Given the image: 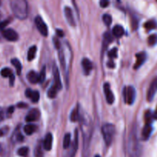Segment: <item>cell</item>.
Instances as JSON below:
<instances>
[{"label": "cell", "mask_w": 157, "mask_h": 157, "mask_svg": "<svg viewBox=\"0 0 157 157\" xmlns=\"http://www.w3.org/2000/svg\"><path fill=\"white\" fill-rule=\"evenodd\" d=\"M25 96L27 98H30L31 101L34 103L38 102L40 98L38 91H37V90H32L31 89H27L25 90Z\"/></svg>", "instance_id": "14"}, {"label": "cell", "mask_w": 157, "mask_h": 157, "mask_svg": "<svg viewBox=\"0 0 157 157\" xmlns=\"http://www.w3.org/2000/svg\"><path fill=\"white\" fill-rule=\"evenodd\" d=\"M40 117V112L38 109H32L26 115L25 121L28 123H32L34 121H36L39 119Z\"/></svg>", "instance_id": "8"}, {"label": "cell", "mask_w": 157, "mask_h": 157, "mask_svg": "<svg viewBox=\"0 0 157 157\" xmlns=\"http://www.w3.org/2000/svg\"><path fill=\"white\" fill-rule=\"evenodd\" d=\"M2 35L6 39H7L8 41H15L18 39V34L15 32V31H14L13 29H6L2 32Z\"/></svg>", "instance_id": "7"}, {"label": "cell", "mask_w": 157, "mask_h": 157, "mask_svg": "<svg viewBox=\"0 0 157 157\" xmlns=\"http://www.w3.org/2000/svg\"><path fill=\"white\" fill-rule=\"evenodd\" d=\"M37 127L32 124H29L24 127V131L27 135H31L36 130Z\"/></svg>", "instance_id": "20"}, {"label": "cell", "mask_w": 157, "mask_h": 157, "mask_svg": "<svg viewBox=\"0 0 157 157\" xmlns=\"http://www.w3.org/2000/svg\"><path fill=\"white\" fill-rule=\"evenodd\" d=\"M29 153V148L26 147H21V148L18 149V154L20 156H26Z\"/></svg>", "instance_id": "27"}, {"label": "cell", "mask_w": 157, "mask_h": 157, "mask_svg": "<svg viewBox=\"0 0 157 157\" xmlns=\"http://www.w3.org/2000/svg\"><path fill=\"white\" fill-rule=\"evenodd\" d=\"M153 119V113L150 111H147L145 113V121L146 124H152V121Z\"/></svg>", "instance_id": "31"}, {"label": "cell", "mask_w": 157, "mask_h": 157, "mask_svg": "<svg viewBox=\"0 0 157 157\" xmlns=\"http://www.w3.org/2000/svg\"><path fill=\"white\" fill-rule=\"evenodd\" d=\"M127 153L129 157H140L142 153V147L137 135L136 125L130 130L127 140Z\"/></svg>", "instance_id": "1"}, {"label": "cell", "mask_w": 157, "mask_h": 157, "mask_svg": "<svg viewBox=\"0 0 157 157\" xmlns=\"http://www.w3.org/2000/svg\"><path fill=\"white\" fill-rule=\"evenodd\" d=\"M12 12L19 19H25L28 16V4L25 0H12L10 2Z\"/></svg>", "instance_id": "2"}, {"label": "cell", "mask_w": 157, "mask_h": 157, "mask_svg": "<svg viewBox=\"0 0 157 157\" xmlns=\"http://www.w3.org/2000/svg\"><path fill=\"white\" fill-rule=\"evenodd\" d=\"M157 43V35H152L148 38V44L150 46L155 45Z\"/></svg>", "instance_id": "30"}, {"label": "cell", "mask_w": 157, "mask_h": 157, "mask_svg": "<svg viewBox=\"0 0 157 157\" xmlns=\"http://www.w3.org/2000/svg\"><path fill=\"white\" fill-rule=\"evenodd\" d=\"M17 106H18V107H27V104H24V103H19Z\"/></svg>", "instance_id": "40"}, {"label": "cell", "mask_w": 157, "mask_h": 157, "mask_svg": "<svg viewBox=\"0 0 157 157\" xmlns=\"http://www.w3.org/2000/svg\"><path fill=\"white\" fill-rule=\"evenodd\" d=\"M152 131H153L152 124H146L142 130V139L144 140H147L150 138Z\"/></svg>", "instance_id": "13"}, {"label": "cell", "mask_w": 157, "mask_h": 157, "mask_svg": "<svg viewBox=\"0 0 157 157\" xmlns=\"http://www.w3.org/2000/svg\"><path fill=\"white\" fill-rule=\"evenodd\" d=\"M104 93H105L106 98H107V101L108 104H112L114 101V96H113V94L112 93V90L110 89V84L108 83H106L104 85Z\"/></svg>", "instance_id": "9"}, {"label": "cell", "mask_w": 157, "mask_h": 157, "mask_svg": "<svg viewBox=\"0 0 157 157\" xmlns=\"http://www.w3.org/2000/svg\"><path fill=\"white\" fill-rule=\"evenodd\" d=\"M5 117V114H4V111H3L2 108L0 107V121H3Z\"/></svg>", "instance_id": "37"}, {"label": "cell", "mask_w": 157, "mask_h": 157, "mask_svg": "<svg viewBox=\"0 0 157 157\" xmlns=\"http://www.w3.org/2000/svg\"><path fill=\"white\" fill-rule=\"evenodd\" d=\"M113 34L116 37H121L124 34V29L121 25H115L113 29Z\"/></svg>", "instance_id": "19"}, {"label": "cell", "mask_w": 157, "mask_h": 157, "mask_svg": "<svg viewBox=\"0 0 157 157\" xmlns=\"http://www.w3.org/2000/svg\"><path fill=\"white\" fill-rule=\"evenodd\" d=\"M11 62L13 64L14 67H15L17 74H18V75H20L21 71V63H20V61H18V59H16V58H14V59H12V61H11Z\"/></svg>", "instance_id": "23"}, {"label": "cell", "mask_w": 157, "mask_h": 157, "mask_svg": "<svg viewBox=\"0 0 157 157\" xmlns=\"http://www.w3.org/2000/svg\"><path fill=\"white\" fill-rule=\"evenodd\" d=\"M52 140H53V137H52V133H47L44 140V143H43V147L46 150H50L52 149Z\"/></svg>", "instance_id": "17"}, {"label": "cell", "mask_w": 157, "mask_h": 157, "mask_svg": "<svg viewBox=\"0 0 157 157\" xmlns=\"http://www.w3.org/2000/svg\"><path fill=\"white\" fill-rule=\"evenodd\" d=\"M2 135H3L2 132V130H0V136H2Z\"/></svg>", "instance_id": "43"}, {"label": "cell", "mask_w": 157, "mask_h": 157, "mask_svg": "<svg viewBox=\"0 0 157 157\" xmlns=\"http://www.w3.org/2000/svg\"><path fill=\"white\" fill-rule=\"evenodd\" d=\"M136 61L134 64V68L137 69L139 68L140 66H142V64L145 62L146 59H147V54L144 52H140V53L136 54Z\"/></svg>", "instance_id": "11"}, {"label": "cell", "mask_w": 157, "mask_h": 157, "mask_svg": "<svg viewBox=\"0 0 157 157\" xmlns=\"http://www.w3.org/2000/svg\"><path fill=\"white\" fill-rule=\"evenodd\" d=\"M64 15H65L66 19H67V22L69 23V25L71 26L75 25V18H74L73 12H72L71 9L68 6H66L64 8Z\"/></svg>", "instance_id": "12"}, {"label": "cell", "mask_w": 157, "mask_h": 157, "mask_svg": "<svg viewBox=\"0 0 157 157\" xmlns=\"http://www.w3.org/2000/svg\"><path fill=\"white\" fill-rule=\"evenodd\" d=\"M102 133L104 136V141L107 146H110L113 141V136L115 133V127L111 124H106L102 127Z\"/></svg>", "instance_id": "3"}, {"label": "cell", "mask_w": 157, "mask_h": 157, "mask_svg": "<svg viewBox=\"0 0 157 157\" xmlns=\"http://www.w3.org/2000/svg\"><path fill=\"white\" fill-rule=\"evenodd\" d=\"M35 23L36 25V27L38 30L39 31L40 33L44 36H47L48 34V27L46 25L45 22L43 21L42 18L40 16L35 17Z\"/></svg>", "instance_id": "5"}, {"label": "cell", "mask_w": 157, "mask_h": 157, "mask_svg": "<svg viewBox=\"0 0 157 157\" xmlns=\"http://www.w3.org/2000/svg\"><path fill=\"white\" fill-rule=\"evenodd\" d=\"M12 75V71L11 69L8 68V67H5L1 71V75L4 78H8V77H10Z\"/></svg>", "instance_id": "28"}, {"label": "cell", "mask_w": 157, "mask_h": 157, "mask_svg": "<svg viewBox=\"0 0 157 157\" xmlns=\"http://www.w3.org/2000/svg\"><path fill=\"white\" fill-rule=\"evenodd\" d=\"M144 27L147 31H150L152 29H156L157 28V22L155 20H150L147 21V22L144 24Z\"/></svg>", "instance_id": "21"}, {"label": "cell", "mask_w": 157, "mask_h": 157, "mask_svg": "<svg viewBox=\"0 0 157 157\" xmlns=\"http://www.w3.org/2000/svg\"><path fill=\"white\" fill-rule=\"evenodd\" d=\"M79 119V111H78V107L74 109L71 113V121L73 122H76Z\"/></svg>", "instance_id": "24"}, {"label": "cell", "mask_w": 157, "mask_h": 157, "mask_svg": "<svg viewBox=\"0 0 157 157\" xmlns=\"http://www.w3.org/2000/svg\"><path fill=\"white\" fill-rule=\"evenodd\" d=\"M81 64H82V67L84 71L85 72L86 75H88L90 71H91L92 68H93V65H92V63L88 58H84L82 60V62H81Z\"/></svg>", "instance_id": "16"}, {"label": "cell", "mask_w": 157, "mask_h": 157, "mask_svg": "<svg viewBox=\"0 0 157 157\" xmlns=\"http://www.w3.org/2000/svg\"><path fill=\"white\" fill-rule=\"evenodd\" d=\"M103 21H104V22L105 23L107 26H110L112 22L111 16H110V15H108V14H104V15H103Z\"/></svg>", "instance_id": "29"}, {"label": "cell", "mask_w": 157, "mask_h": 157, "mask_svg": "<svg viewBox=\"0 0 157 157\" xmlns=\"http://www.w3.org/2000/svg\"><path fill=\"white\" fill-rule=\"evenodd\" d=\"M36 52V46H32V47H31L29 49V52H28V60H29V61H32V60L35 58Z\"/></svg>", "instance_id": "22"}, {"label": "cell", "mask_w": 157, "mask_h": 157, "mask_svg": "<svg viewBox=\"0 0 157 157\" xmlns=\"http://www.w3.org/2000/svg\"><path fill=\"white\" fill-rule=\"evenodd\" d=\"M117 49L116 48L112 49V50L110 51V52H109L108 53V56L110 57V58H117Z\"/></svg>", "instance_id": "34"}, {"label": "cell", "mask_w": 157, "mask_h": 157, "mask_svg": "<svg viewBox=\"0 0 157 157\" xmlns=\"http://www.w3.org/2000/svg\"><path fill=\"white\" fill-rule=\"evenodd\" d=\"M100 4H101V7H107L109 5V2L107 0H102V1L100 2Z\"/></svg>", "instance_id": "36"}, {"label": "cell", "mask_w": 157, "mask_h": 157, "mask_svg": "<svg viewBox=\"0 0 157 157\" xmlns=\"http://www.w3.org/2000/svg\"><path fill=\"white\" fill-rule=\"evenodd\" d=\"M71 144V134L67 133L64 135V140H63V147L64 149H67Z\"/></svg>", "instance_id": "26"}, {"label": "cell", "mask_w": 157, "mask_h": 157, "mask_svg": "<svg viewBox=\"0 0 157 157\" xmlns=\"http://www.w3.org/2000/svg\"><path fill=\"white\" fill-rule=\"evenodd\" d=\"M57 35H58L59 37H62L63 35H64V33H63V32L61 30L58 29V30H57Z\"/></svg>", "instance_id": "39"}, {"label": "cell", "mask_w": 157, "mask_h": 157, "mask_svg": "<svg viewBox=\"0 0 157 157\" xmlns=\"http://www.w3.org/2000/svg\"><path fill=\"white\" fill-rule=\"evenodd\" d=\"M124 101L127 104H132L135 101L136 98V90L135 88L132 86L126 87L124 90Z\"/></svg>", "instance_id": "4"}, {"label": "cell", "mask_w": 157, "mask_h": 157, "mask_svg": "<svg viewBox=\"0 0 157 157\" xmlns=\"http://www.w3.org/2000/svg\"><path fill=\"white\" fill-rule=\"evenodd\" d=\"M13 110H14V107H10L9 109H8L7 113H9V114H10V113H12V112H13Z\"/></svg>", "instance_id": "41"}, {"label": "cell", "mask_w": 157, "mask_h": 157, "mask_svg": "<svg viewBox=\"0 0 157 157\" xmlns=\"http://www.w3.org/2000/svg\"><path fill=\"white\" fill-rule=\"evenodd\" d=\"M27 78L29 82L32 84H35V83L39 82V74L36 73L34 71H31L28 73Z\"/></svg>", "instance_id": "18"}, {"label": "cell", "mask_w": 157, "mask_h": 157, "mask_svg": "<svg viewBox=\"0 0 157 157\" xmlns=\"http://www.w3.org/2000/svg\"><path fill=\"white\" fill-rule=\"evenodd\" d=\"M9 78H10V85L12 86L14 84V81H15V77H14L13 75H12L9 77Z\"/></svg>", "instance_id": "38"}, {"label": "cell", "mask_w": 157, "mask_h": 157, "mask_svg": "<svg viewBox=\"0 0 157 157\" xmlns=\"http://www.w3.org/2000/svg\"><path fill=\"white\" fill-rule=\"evenodd\" d=\"M35 156L36 157H42L43 153H42V150H41V147L40 145H38L36 147L35 150Z\"/></svg>", "instance_id": "33"}, {"label": "cell", "mask_w": 157, "mask_h": 157, "mask_svg": "<svg viewBox=\"0 0 157 157\" xmlns=\"http://www.w3.org/2000/svg\"><path fill=\"white\" fill-rule=\"evenodd\" d=\"M58 89H57V87H55V85L52 86V87L49 88L48 91V98H54L56 97L57 95V93H58Z\"/></svg>", "instance_id": "25"}, {"label": "cell", "mask_w": 157, "mask_h": 157, "mask_svg": "<svg viewBox=\"0 0 157 157\" xmlns=\"http://www.w3.org/2000/svg\"><path fill=\"white\" fill-rule=\"evenodd\" d=\"M45 76H46V68H45V66H44L39 74V82H43V81H44V79H45Z\"/></svg>", "instance_id": "32"}, {"label": "cell", "mask_w": 157, "mask_h": 157, "mask_svg": "<svg viewBox=\"0 0 157 157\" xmlns=\"http://www.w3.org/2000/svg\"><path fill=\"white\" fill-rule=\"evenodd\" d=\"M9 20H5V21H2L0 22V30H2L6 25L9 23Z\"/></svg>", "instance_id": "35"}, {"label": "cell", "mask_w": 157, "mask_h": 157, "mask_svg": "<svg viewBox=\"0 0 157 157\" xmlns=\"http://www.w3.org/2000/svg\"><path fill=\"white\" fill-rule=\"evenodd\" d=\"M53 75H54V80H55V84L54 85L57 87L58 90H61L62 85H61V78H60L59 71H58V67L56 64H54L53 66Z\"/></svg>", "instance_id": "10"}, {"label": "cell", "mask_w": 157, "mask_h": 157, "mask_svg": "<svg viewBox=\"0 0 157 157\" xmlns=\"http://www.w3.org/2000/svg\"><path fill=\"white\" fill-rule=\"evenodd\" d=\"M156 91H157V77L156 78H155L154 79H153V81H152L151 84H150V87H149L148 89V91H147V100H148V101H153Z\"/></svg>", "instance_id": "6"}, {"label": "cell", "mask_w": 157, "mask_h": 157, "mask_svg": "<svg viewBox=\"0 0 157 157\" xmlns=\"http://www.w3.org/2000/svg\"><path fill=\"white\" fill-rule=\"evenodd\" d=\"M78 148V130H75V138H74L73 144H72V148L71 150L70 157H74L76 154V152Z\"/></svg>", "instance_id": "15"}, {"label": "cell", "mask_w": 157, "mask_h": 157, "mask_svg": "<svg viewBox=\"0 0 157 157\" xmlns=\"http://www.w3.org/2000/svg\"><path fill=\"white\" fill-rule=\"evenodd\" d=\"M95 157H101L99 156V155H97V156H95Z\"/></svg>", "instance_id": "44"}, {"label": "cell", "mask_w": 157, "mask_h": 157, "mask_svg": "<svg viewBox=\"0 0 157 157\" xmlns=\"http://www.w3.org/2000/svg\"><path fill=\"white\" fill-rule=\"evenodd\" d=\"M153 119H156L157 120V107H156V110H155V112L153 113Z\"/></svg>", "instance_id": "42"}]
</instances>
